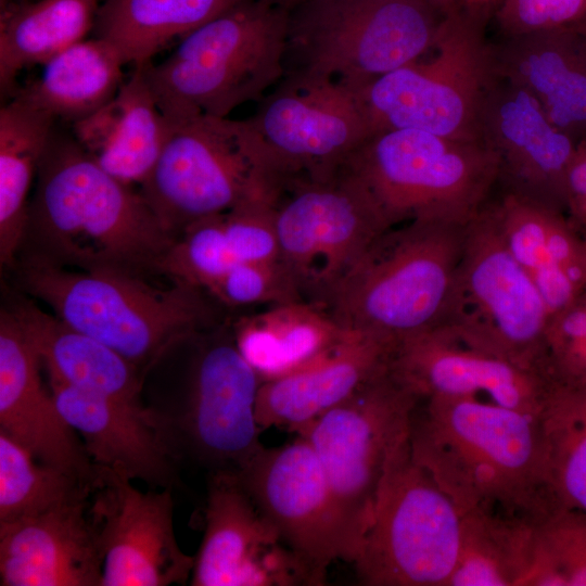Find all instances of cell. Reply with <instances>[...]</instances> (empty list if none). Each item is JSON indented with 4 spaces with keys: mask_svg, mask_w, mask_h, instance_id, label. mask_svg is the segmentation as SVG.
Instances as JSON below:
<instances>
[{
    "mask_svg": "<svg viewBox=\"0 0 586 586\" xmlns=\"http://www.w3.org/2000/svg\"><path fill=\"white\" fill-rule=\"evenodd\" d=\"M462 517L410 453L393 456L370 524L352 562L368 586H447L457 566Z\"/></svg>",
    "mask_w": 586,
    "mask_h": 586,
    "instance_id": "10",
    "label": "cell"
},
{
    "mask_svg": "<svg viewBox=\"0 0 586 586\" xmlns=\"http://www.w3.org/2000/svg\"><path fill=\"white\" fill-rule=\"evenodd\" d=\"M276 203L273 193L260 190L224 214L226 237L239 263L280 259Z\"/></svg>",
    "mask_w": 586,
    "mask_h": 586,
    "instance_id": "40",
    "label": "cell"
},
{
    "mask_svg": "<svg viewBox=\"0 0 586 586\" xmlns=\"http://www.w3.org/2000/svg\"><path fill=\"white\" fill-rule=\"evenodd\" d=\"M388 369L418 398L476 397L535 416L556 381L472 343L447 326L398 342Z\"/></svg>",
    "mask_w": 586,
    "mask_h": 586,
    "instance_id": "19",
    "label": "cell"
},
{
    "mask_svg": "<svg viewBox=\"0 0 586 586\" xmlns=\"http://www.w3.org/2000/svg\"><path fill=\"white\" fill-rule=\"evenodd\" d=\"M10 1H15V0H0V3L10 2Z\"/></svg>",
    "mask_w": 586,
    "mask_h": 586,
    "instance_id": "48",
    "label": "cell"
},
{
    "mask_svg": "<svg viewBox=\"0 0 586 586\" xmlns=\"http://www.w3.org/2000/svg\"><path fill=\"white\" fill-rule=\"evenodd\" d=\"M501 0H456L460 8L473 12L492 16Z\"/></svg>",
    "mask_w": 586,
    "mask_h": 586,
    "instance_id": "44",
    "label": "cell"
},
{
    "mask_svg": "<svg viewBox=\"0 0 586 586\" xmlns=\"http://www.w3.org/2000/svg\"><path fill=\"white\" fill-rule=\"evenodd\" d=\"M461 517L459 559L447 586H524L536 525L483 513Z\"/></svg>",
    "mask_w": 586,
    "mask_h": 586,
    "instance_id": "34",
    "label": "cell"
},
{
    "mask_svg": "<svg viewBox=\"0 0 586 586\" xmlns=\"http://www.w3.org/2000/svg\"><path fill=\"white\" fill-rule=\"evenodd\" d=\"M170 129L143 66L135 65L117 93L98 111L72 124L71 133L102 169L128 186L139 187L156 164Z\"/></svg>",
    "mask_w": 586,
    "mask_h": 586,
    "instance_id": "27",
    "label": "cell"
},
{
    "mask_svg": "<svg viewBox=\"0 0 586 586\" xmlns=\"http://www.w3.org/2000/svg\"><path fill=\"white\" fill-rule=\"evenodd\" d=\"M204 334V333H203ZM199 336L176 391L150 392V421L179 464L238 473L263 447L255 406L262 380L231 334Z\"/></svg>",
    "mask_w": 586,
    "mask_h": 586,
    "instance_id": "8",
    "label": "cell"
},
{
    "mask_svg": "<svg viewBox=\"0 0 586 586\" xmlns=\"http://www.w3.org/2000/svg\"><path fill=\"white\" fill-rule=\"evenodd\" d=\"M205 293L229 307L280 305L304 301L281 259L240 262L214 281Z\"/></svg>",
    "mask_w": 586,
    "mask_h": 586,
    "instance_id": "39",
    "label": "cell"
},
{
    "mask_svg": "<svg viewBox=\"0 0 586 586\" xmlns=\"http://www.w3.org/2000/svg\"><path fill=\"white\" fill-rule=\"evenodd\" d=\"M41 360L9 307L0 311V431L38 461L94 487L98 467L41 380Z\"/></svg>",
    "mask_w": 586,
    "mask_h": 586,
    "instance_id": "21",
    "label": "cell"
},
{
    "mask_svg": "<svg viewBox=\"0 0 586 586\" xmlns=\"http://www.w3.org/2000/svg\"><path fill=\"white\" fill-rule=\"evenodd\" d=\"M131 482L98 467L90 512L103 556L102 586L190 582L194 556L175 535L173 488L141 492Z\"/></svg>",
    "mask_w": 586,
    "mask_h": 586,
    "instance_id": "17",
    "label": "cell"
},
{
    "mask_svg": "<svg viewBox=\"0 0 586 586\" xmlns=\"http://www.w3.org/2000/svg\"><path fill=\"white\" fill-rule=\"evenodd\" d=\"M231 332L240 354L265 382L315 362L349 330L342 328L324 306L296 301L239 318Z\"/></svg>",
    "mask_w": 586,
    "mask_h": 586,
    "instance_id": "29",
    "label": "cell"
},
{
    "mask_svg": "<svg viewBox=\"0 0 586 586\" xmlns=\"http://www.w3.org/2000/svg\"><path fill=\"white\" fill-rule=\"evenodd\" d=\"M524 586H586V512L559 508L535 526Z\"/></svg>",
    "mask_w": 586,
    "mask_h": 586,
    "instance_id": "37",
    "label": "cell"
},
{
    "mask_svg": "<svg viewBox=\"0 0 586 586\" xmlns=\"http://www.w3.org/2000/svg\"><path fill=\"white\" fill-rule=\"evenodd\" d=\"M238 475L282 540L315 568L327 575L333 561H351L326 474L305 437L264 446Z\"/></svg>",
    "mask_w": 586,
    "mask_h": 586,
    "instance_id": "18",
    "label": "cell"
},
{
    "mask_svg": "<svg viewBox=\"0 0 586 586\" xmlns=\"http://www.w3.org/2000/svg\"><path fill=\"white\" fill-rule=\"evenodd\" d=\"M289 15L267 0H244L181 38L162 62L140 64L167 120L229 117L262 100L285 75Z\"/></svg>",
    "mask_w": 586,
    "mask_h": 586,
    "instance_id": "4",
    "label": "cell"
},
{
    "mask_svg": "<svg viewBox=\"0 0 586 586\" xmlns=\"http://www.w3.org/2000/svg\"><path fill=\"white\" fill-rule=\"evenodd\" d=\"M126 65L109 41L84 39L43 65L41 75L12 98L71 125L91 115L119 90Z\"/></svg>",
    "mask_w": 586,
    "mask_h": 586,
    "instance_id": "31",
    "label": "cell"
},
{
    "mask_svg": "<svg viewBox=\"0 0 586 586\" xmlns=\"http://www.w3.org/2000/svg\"><path fill=\"white\" fill-rule=\"evenodd\" d=\"M430 2L442 15L447 13L450 9L456 7V0H426Z\"/></svg>",
    "mask_w": 586,
    "mask_h": 586,
    "instance_id": "45",
    "label": "cell"
},
{
    "mask_svg": "<svg viewBox=\"0 0 586 586\" xmlns=\"http://www.w3.org/2000/svg\"><path fill=\"white\" fill-rule=\"evenodd\" d=\"M481 137L497 157L502 191L566 214V174L577 144L528 92L499 76L483 105Z\"/></svg>",
    "mask_w": 586,
    "mask_h": 586,
    "instance_id": "20",
    "label": "cell"
},
{
    "mask_svg": "<svg viewBox=\"0 0 586 586\" xmlns=\"http://www.w3.org/2000/svg\"><path fill=\"white\" fill-rule=\"evenodd\" d=\"M18 288L73 328L146 371L169 349L214 326L201 289L180 280L166 288L120 272L87 271L17 259Z\"/></svg>",
    "mask_w": 586,
    "mask_h": 586,
    "instance_id": "3",
    "label": "cell"
},
{
    "mask_svg": "<svg viewBox=\"0 0 586 586\" xmlns=\"http://www.w3.org/2000/svg\"><path fill=\"white\" fill-rule=\"evenodd\" d=\"M538 419L556 500L586 512V381L557 378Z\"/></svg>",
    "mask_w": 586,
    "mask_h": 586,
    "instance_id": "35",
    "label": "cell"
},
{
    "mask_svg": "<svg viewBox=\"0 0 586 586\" xmlns=\"http://www.w3.org/2000/svg\"><path fill=\"white\" fill-rule=\"evenodd\" d=\"M495 20L501 37L578 25L586 0H501Z\"/></svg>",
    "mask_w": 586,
    "mask_h": 586,
    "instance_id": "42",
    "label": "cell"
},
{
    "mask_svg": "<svg viewBox=\"0 0 586 586\" xmlns=\"http://www.w3.org/2000/svg\"><path fill=\"white\" fill-rule=\"evenodd\" d=\"M267 1H269L270 3H273L276 5L282 7L284 9L291 10L294 7L301 4V3L305 2V1H308V0H267Z\"/></svg>",
    "mask_w": 586,
    "mask_h": 586,
    "instance_id": "46",
    "label": "cell"
},
{
    "mask_svg": "<svg viewBox=\"0 0 586 586\" xmlns=\"http://www.w3.org/2000/svg\"><path fill=\"white\" fill-rule=\"evenodd\" d=\"M98 0H16L0 3V93L11 99L24 68L43 66L94 29Z\"/></svg>",
    "mask_w": 586,
    "mask_h": 586,
    "instance_id": "30",
    "label": "cell"
},
{
    "mask_svg": "<svg viewBox=\"0 0 586 586\" xmlns=\"http://www.w3.org/2000/svg\"><path fill=\"white\" fill-rule=\"evenodd\" d=\"M245 120L278 195L295 182L334 177L371 136L357 90L302 74H285Z\"/></svg>",
    "mask_w": 586,
    "mask_h": 586,
    "instance_id": "12",
    "label": "cell"
},
{
    "mask_svg": "<svg viewBox=\"0 0 586 586\" xmlns=\"http://www.w3.org/2000/svg\"><path fill=\"white\" fill-rule=\"evenodd\" d=\"M242 1L105 0L93 31L115 47L125 64H145L175 39Z\"/></svg>",
    "mask_w": 586,
    "mask_h": 586,
    "instance_id": "33",
    "label": "cell"
},
{
    "mask_svg": "<svg viewBox=\"0 0 586 586\" xmlns=\"http://www.w3.org/2000/svg\"><path fill=\"white\" fill-rule=\"evenodd\" d=\"M174 242L138 189L106 173L72 133L55 127L17 259L151 280L163 275Z\"/></svg>",
    "mask_w": 586,
    "mask_h": 586,
    "instance_id": "1",
    "label": "cell"
},
{
    "mask_svg": "<svg viewBox=\"0 0 586 586\" xmlns=\"http://www.w3.org/2000/svg\"><path fill=\"white\" fill-rule=\"evenodd\" d=\"M443 15L426 0H308L290 10L285 74L355 90L434 46Z\"/></svg>",
    "mask_w": 586,
    "mask_h": 586,
    "instance_id": "9",
    "label": "cell"
},
{
    "mask_svg": "<svg viewBox=\"0 0 586 586\" xmlns=\"http://www.w3.org/2000/svg\"><path fill=\"white\" fill-rule=\"evenodd\" d=\"M280 259L304 301L326 302L372 241L391 228L367 188L344 167L300 181L276 203Z\"/></svg>",
    "mask_w": 586,
    "mask_h": 586,
    "instance_id": "15",
    "label": "cell"
},
{
    "mask_svg": "<svg viewBox=\"0 0 586 586\" xmlns=\"http://www.w3.org/2000/svg\"><path fill=\"white\" fill-rule=\"evenodd\" d=\"M326 576L282 540L238 473L208 474L204 535L190 585L317 586Z\"/></svg>",
    "mask_w": 586,
    "mask_h": 586,
    "instance_id": "16",
    "label": "cell"
},
{
    "mask_svg": "<svg viewBox=\"0 0 586 586\" xmlns=\"http://www.w3.org/2000/svg\"><path fill=\"white\" fill-rule=\"evenodd\" d=\"M549 320L544 298L509 251L488 201L467 225L442 326L520 367L552 375L547 351Z\"/></svg>",
    "mask_w": 586,
    "mask_h": 586,
    "instance_id": "13",
    "label": "cell"
},
{
    "mask_svg": "<svg viewBox=\"0 0 586 586\" xmlns=\"http://www.w3.org/2000/svg\"><path fill=\"white\" fill-rule=\"evenodd\" d=\"M56 127L47 113L18 98L0 110V263L13 268L28 219V199Z\"/></svg>",
    "mask_w": 586,
    "mask_h": 586,
    "instance_id": "32",
    "label": "cell"
},
{
    "mask_svg": "<svg viewBox=\"0 0 586 586\" xmlns=\"http://www.w3.org/2000/svg\"><path fill=\"white\" fill-rule=\"evenodd\" d=\"M489 205L550 317L566 307L586 288V237L565 213L511 192L502 191Z\"/></svg>",
    "mask_w": 586,
    "mask_h": 586,
    "instance_id": "26",
    "label": "cell"
},
{
    "mask_svg": "<svg viewBox=\"0 0 586 586\" xmlns=\"http://www.w3.org/2000/svg\"><path fill=\"white\" fill-rule=\"evenodd\" d=\"M224 214L201 218L176 238L163 275L205 290L237 263L225 232Z\"/></svg>",
    "mask_w": 586,
    "mask_h": 586,
    "instance_id": "38",
    "label": "cell"
},
{
    "mask_svg": "<svg viewBox=\"0 0 586 586\" xmlns=\"http://www.w3.org/2000/svg\"><path fill=\"white\" fill-rule=\"evenodd\" d=\"M491 16L454 7L442 17L433 55L392 71L357 90L371 136L416 129L482 140L481 115L499 77Z\"/></svg>",
    "mask_w": 586,
    "mask_h": 586,
    "instance_id": "6",
    "label": "cell"
},
{
    "mask_svg": "<svg viewBox=\"0 0 586 586\" xmlns=\"http://www.w3.org/2000/svg\"><path fill=\"white\" fill-rule=\"evenodd\" d=\"M566 214L586 237V139L576 145L568 168Z\"/></svg>",
    "mask_w": 586,
    "mask_h": 586,
    "instance_id": "43",
    "label": "cell"
},
{
    "mask_svg": "<svg viewBox=\"0 0 586 586\" xmlns=\"http://www.w3.org/2000/svg\"><path fill=\"white\" fill-rule=\"evenodd\" d=\"M418 397L385 369L295 433L326 474L352 563L370 524L387 467L409 436Z\"/></svg>",
    "mask_w": 586,
    "mask_h": 586,
    "instance_id": "11",
    "label": "cell"
},
{
    "mask_svg": "<svg viewBox=\"0 0 586 586\" xmlns=\"http://www.w3.org/2000/svg\"><path fill=\"white\" fill-rule=\"evenodd\" d=\"M499 76L520 86L549 122L578 144L586 139V33L578 26L501 37Z\"/></svg>",
    "mask_w": 586,
    "mask_h": 586,
    "instance_id": "25",
    "label": "cell"
},
{
    "mask_svg": "<svg viewBox=\"0 0 586 586\" xmlns=\"http://www.w3.org/2000/svg\"><path fill=\"white\" fill-rule=\"evenodd\" d=\"M395 345L351 331L328 354L288 375L262 382L255 406L259 428L296 432L387 369Z\"/></svg>",
    "mask_w": 586,
    "mask_h": 586,
    "instance_id": "24",
    "label": "cell"
},
{
    "mask_svg": "<svg viewBox=\"0 0 586 586\" xmlns=\"http://www.w3.org/2000/svg\"><path fill=\"white\" fill-rule=\"evenodd\" d=\"M344 168L370 192L391 227L411 220L468 225L498 183V162L483 140L416 129L370 136Z\"/></svg>",
    "mask_w": 586,
    "mask_h": 586,
    "instance_id": "7",
    "label": "cell"
},
{
    "mask_svg": "<svg viewBox=\"0 0 586 586\" xmlns=\"http://www.w3.org/2000/svg\"><path fill=\"white\" fill-rule=\"evenodd\" d=\"M89 498L0 521V585L102 586L103 556Z\"/></svg>",
    "mask_w": 586,
    "mask_h": 586,
    "instance_id": "22",
    "label": "cell"
},
{
    "mask_svg": "<svg viewBox=\"0 0 586 586\" xmlns=\"http://www.w3.org/2000/svg\"><path fill=\"white\" fill-rule=\"evenodd\" d=\"M56 406L78 433L91 460L152 488L178 484V463L152 425L146 408H137L49 379Z\"/></svg>",
    "mask_w": 586,
    "mask_h": 586,
    "instance_id": "23",
    "label": "cell"
},
{
    "mask_svg": "<svg viewBox=\"0 0 586 586\" xmlns=\"http://www.w3.org/2000/svg\"><path fill=\"white\" fill-rule=\"evenodd\" d=\"M467 225L411 220L378 235L324 304L344 329L402 340L442 326Z\"/></svg>",
    "mask_w": 586,
    "mask_h": 586,
    "instance_id": "5",
    "label": "cell"
},
{
    "mask_svg": "<svg viewBox=\"0 0 586 586\" xmlns=\"http://www.w3.org/2000/svg\"><path fill=\"white\" fill-rule=\"evenodd\" d=\"M575 26H578L579 28H582L585 33H586V17L583 22H581L578 25H575Z\"/></svg>",
    "mask_w": 586,
    "mask_h": 586,
    "instance_id": "47",
    "label": "cell"
},
{
    "mask_svg": "<svg viewBox=\"0 0 586 586\" xmlns=\"http://www.w3.org/2000/svg\"><path fill=\"white\" fill-rule=\"evenodd\" d=\"M55 380L78 390L145 408L144 372L100 341L73 328L35 302L18 297L9 307Z\"/></svg>",
    "mask_w": 586,
    "mask_h": 586,
    "instance_id": "28",
    "label": "cell"
},
{
    "mask_svg": "<svg viewBox=\"0 0 586 586\" xmlns=\"http://www.w3.org/2000/svg\"><path fill=\"white\" fill-rule=\"evenodd\" d=\"M409 446L461 515L537 525L563 508L548 484L538 416L476 397L419 398Z\"/></svg>",
    "mask_w": 586,
    "mask_h": 586,
    "instance_id": "2",
    "label": "cell"
},
{
    "mask_svg": "<svg viewBox=\"0 0 586 586\" xmlns=\"http://www.w3.org/2000/svg\"><path fill=\"white\" fill-rule=\"evenodd\" d=\"M93 486L38 461L0 431V521L31 517L87 499Z\"/></svg>",
    "mask_w": 586,
    "mask_h": 586,
    "instance_id": "36",
    "label": "cell"
},
{
    "mask_svg": "<svg viewBox=\"0 0 586 586\" xmlns=\"http://www.w3.org/2000/svg\"><path fill=\"white\" fill-rule=\"evenodd\" d=\"M170 124L161 155L138 190L175 240L193 221L270 190L245 119L196 115Z\"/></svg>",
    "mask_w": 586,
    "mask_h": 586,
    "instance_id": "14",
    "label": "cell"
},
{
    "mask_svg": "<svg viewBox=\"0 0 586 586\" xmlns=\"http://www.w3.org/2000/svg\"><path fill=\"white\" fill-rule=\"evenodd\" d=\"M547 351L552 375L586 381V288L550 317Z\"/></svg>",
    "mask_w": 586,
    "mask_h": 586,
    "instance_id": "41",
    "label": "cell"
}]
</instances>
